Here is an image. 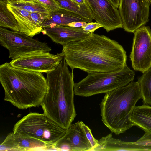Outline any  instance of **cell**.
Masks as SVG:
<instances>
[{
	"mask_svg": "<svg viewBox=\"0 0 151 151\" xmlns=\"http://www.w3.org/2000/svg\"><path fill=\"white\" fill-rule=\"evenodd\" d=\"M63 46L64 58L72 71L77 68L88 73L112 72L127 65L126 53L122 46L104 35L92 33Z\"/></svg>",
	"mask_w": 151,
	"mask_h": 151,
	"instance_id": "obj_1",
	"label": "cell"
},
{
	"mask_svg": "<svg viewBox=\"0 0 151 151\" xmlns=\"http://www.w3.org/2000/svg\"><path fill=\"white\" fill-rule=\"evenodd\" d=\"M64 57L54 70L46 73L47 92L41 105L43 113L67 130L76 116L73 71Z\"/></svg>",
	"mask_w": 151,
	"mask_h": 151,
	"instance_id": "obj_2",
	"label": "cell"
},
{
	"mask_svg": "<svg viewBox=\"0 0 151 151\" xmlns=\"http://www.w3.org/2000/svg\"><path fill=\"white\" fill-rule=\"evenodd\" d=\"M0 82L4 100L20 109L41 106L47 90L46 78L42 73L16 68L9 62L0 66Z\"/></svg>",
	"mask_w": 151,
	"mask_h": 151,
	"instance_id": "obj_3",
	"label": "cell"
},
{
	"mask_svg": "<svg viewBox=\"0 0 151 151\" xmlns=\"http://www.w3.org/2000/svg\"><path fill=\"white\" fill-rule=\"evenodd\" d=\"M100 104L101 115L104 124L116 135L125 132L134 124L131 120L137 101L142 99L137 81L105 93Z\"/></svg>",
	"mask_w": 151,
	"mask_h": 151,
	"instance_id": "obj_4",
	"label": "cell"
},
{
	"mask_svg": "<svg viewBox=\"0 0 151 151\" xmlns=\"http://www.w3.org/2000/svg\"><path fill=\"white\" fill-rule=\"evenodd\" d=\"M135 72L126 65L112 72L88 73L84 78L74 84L76 95L89 97L106 93L124 86L133 81Z\"/></svg>",
	"mask_w": 151,
	"mask_h": 151,
	"instance_id": "obj_5",
	"label": "cell"
},
{
	"mask_svg": "<svg viewBox=\"0 0 151 151\" xmlns=\"http://www.w3.org/2000/svg\"><path fill=\"white\" fill-rule=\"evenodd\" d=\"M66 132L44 113L37 112H31L24 116L13 129L14 134L38 140L53 147Z\"/></svg>",
	"mask_w": 151,
	"mask_h": 151,
	"instance_id": "obj_6",
	"label": "cell"
},
{
	"mask_svg": "<svg viewBox=\"0 0 151 151\" xmlns=\"http://www.w3.org/2000/svg\"><path fill=\"white\" fill-rule=\"evenodd\" d=\"M0 42L9 51L12 60L35 54L50 52L51 48L47 43L28 36L20 31L0 28Z\"/></svg>",
	"mask_w": 151,
	"mask_h": 151,
	"instance_id": "obj_7",
	"label": "cell"
},
{
	"mask_svg": "<svg viewBox=\"0 0 151 151\" xmlns=\"http://www.w3.org/2000/svg\"><path fill=\"white\" fill-rule=\"evenodd\" d=\"M150 5L147 0H119L118 10L124 30L134 33L146 24Z\"/></svg>",
	"mask_w": 151,
	"mask_h": 151,
	"instance_id": "obj_8",
	"label": "cell"
},
{
	"mask_svg": "<svg viewBox=\"0 0 151 151\" xmlns=\"http://www.w3.org/2000/svg\"><path fill=\"white\" fill-rule=\"evenodd\" d=\"M130 57L134 70L142 73L151 66V29L142 26L134 32Z\"/></svg>",
	"mask_w": 151,
	"mask_h": 151,
	"instance_id": "obj_9",
	"label": "cell"
},
{
	"mask_svg": "<svg viewBox=\"0 0 151 151\" xmlns=\"http://www.w3.org/2000/svg\"><path fill=\"white\" fill-rule=\"evenodd\" d=\"M64 57L62 52L56 55L47 52L20 57L12 60L9 63L20 69L46 73L55 69Z\"/></svg>",
	"mask_w": 151,
	"mask_h": 151,
	"instance_id": "obj_10",
	"label": "cell"
},
{
	"mask_svg": "<svg viewBox=\"0 0 151 151\" xmlns=\"http://www.w3.org/2000/svg\"><path fill=\"white\" fill-rule=\"evenodd\" d=\"M93 19L102 25L107 32L123 28L119 10L108 0H85Z\"/></svg>",
	"mask_w": 151,
	"mask_h": 151,
	"instance_id": "obj_11",
	"label": "cell"
},
{
	"mask_svg": "<svg viewBox=\"0 0 151 151\" xmlns=\"http://www.w3.org/2000/svg\"><path fill=\"white\" fill-rule=\"evenodd\" d=\"M53 150L91 151V145L81 127L80 121L71 124L65 134L53 146Z\"/></svg>",
	"mask_w": 151,
	"mask_h": 151,
	"instance_id": "obj_12",
	"label": "cell"
},
{
	"mask_svg": "<svg viewBox=\"0 0 151 151\" xmlns=\"http://www.w3.org/2000/svg\"><path fill=\"white\" fill-rule=\"evenodd\" d=\"M42 32L54 42L63 46L84 39L92 33L85 31L81 27H72L66 25L45 27Z\"/></svg>",
	"mask_w": 151,
	"mask_h": 151,
	"instance_id": "obj_13",
	"label": "cell"
},
{
	"mask_svg": "<svg viewBox=\"0 0 151 151\" xmlns=\"http://www.w3.org/2000/svg\"><path fill=\"white\" fill-rule=\"evenodd\" d=\"M0 151L53 150V147L38 140L11 132L0 145Z\"/></svg>",
	"mask_w": 151,
	"mask_h": 151,
	"instance_id": "obj_14",
	"label": "cell"
},
{
	"mask_svg": "<svg viewBox=\"0 0 151 151\" xmlns=\"http://www.w3.org/2000/svg\"><path fill=\"white\" fill-rule=\"evenodd\" d=\"M7 7L14 15L20 32L32 37L35 35L42 32L43 29L36 24L31 17L30 12L12 6L7 3Z\"/></svg>",
	"mask_w": 151,
	"mask_h": 151,
	"instance_id": "obj_15",
	"label": "cell"
},
{
	"mask_svg": "<svg viewBox=\"0 0 151 151\" xmlns=\"http://www.w3.org/2000/svg\"><path fill=\"white\" fill-rule=\"evenodd\" d=\"M89 22V20L72 11L60 8L50 12V15L44 23L42 27L59 25H66L76 22Z\"/></svg>",
	"mask_w": 151,
	"mask_h": 151,
	"instance_id": "obj_16",
	"label": "cell"
},
{
	"mask_svg": "<svg viewBox=\"0 0 151 151\" xmlns=\"http://www.w3.org/2000/svg\"><path fill=\"white\" fill-rule=\"evenodd\" d=\"M131 120L134 126L151 134V106L144 104L135 106L132 112Z\"/></svg>",
	"mask_w": 151,
	"mask_h": 151,
	"instance_id": "obj_17",
	"label": "cell"
},
{
	"mask_svg": "<svg viewBox=\"0 0 151 151\" xmlns=\"http://www.w3.org/2000/svg\"><path fill=\"white\" fill-rule=\"evenodd\" d=\"M7 1L0 0V26L12 31H19V27L13 14L7 7Z\"/></svg>",
	"mask_w": 151,
	"mask_h": 151,
	"instance_id": "obj_18",
	"label": "cell"
},
{
	"mask_svg": "<svg viewBox=\"0 0 151 151\" xmlns=\"http://www.w3.org/2000/svg\"><path fill=\"white\" fill-rule=\"evenodd\" d=\"M137 82L143 104L151 105V66L143 73Z\"/></svg>",
	"mask_w": 151,
	"mask_h": 151,
	"instance_id": "obj_19",
	"label": "cell"
},
{
	"mask_svg": "<svg viewBox=\"0 0 151 151\" xmlns=\"http://www.w3.org/2000/svg\"><path fill=\"white\" fill-rule=\"evenodd\" d=\"M7 4L13 6L24 9L30 12H49V10L40 3H34L18 0L7 1Z\"/></svg>",
	"mask_w": 151,
	"mask_h": 151,
	"instance_id": "obj_20",
	"label": "cell"
},
{
	"mask_svg": "<svg viewBox=\"0 0 151 151\" xmlns=\"http://www.w3.org/2000/svg\"><path fill=\"white\" fill-rule=\"evenodd\" d=\"M31 17L36 24L40 27L43 28L42 25L45 20L50 15L49 12H30Z\"/></svg>",
	"mask_w": 151,
	"mask_h": 151,
	"instance_id": "obj_21",
	"label": "cell"
},
{
	"mask_svg": "<svg viewBox=\"0 0 151 151\" xmlns=\"http://www.w3.org/2000/svg\"><path fill=\"white\" fill-rule=\"evenodd\" d=\"M80 122L81 127L92 146L91 151H93L98 145L99 141L94 138L92 134L91 130L83 122L80 121Z\"/></svg>",
	"mask_w": 151,
	"mask_h": 151,
	"instance_id": "obj_22",
	"label": "cell"
},
{
	"mask_svg": "<svg viewBox=\"0 0 151 151\" xmlns=\"http://www.w3.org/2000/svg\"><path fill=\"white\" fill-rule=\"evenodd\" d=\"M38 3L45 6L51 12L60 8L54 0H37Z\"/></svg>",
	"mask_w": 151,
	"mask_h": 151,
	"instance_id": "obj_23",
	"label": "cell"
},
{
	"mask_svg": "<svg viewBox=\"0 0 151 151\" xmlns=\"http://www.w3.org/2000/svg\"><path fill=\"white\" fill-rule=\"evenodd\" d=\"M134 142L138 145L151 146V134L145 132L141 138Z\"/></svg>",
	"mask_w": 151,
	"mask_h": 151,
	"instance_id": "obj_24",
	"label": "cell"
},
{
	"mask_svg": "<svg viewBox=\"0 0 151 151\" xmlns=\"http://www.w3.org/2000/svg\"><path fill=\"white\" fill-rule=\"evenodd\" d=\"M101 27L102 25L97 22H88L85 26L81 27L85 31L92 33L95 30Z\"/></svg>",
	"mask_w": 151,
	"mask_h": 151,
	"instance_id": "obj_25",
	"label": "cell"
},
{
	"mask_svg": "<svg viewBox=\"0 0 151 151\" xmlns=\"http://www.w3.org/2000/svg\"><path fill=\"white\" fill-rule=\"evenodd\" d=\"M87 23L85 22L78 21L71 22L67 24L66 26L72 27H80L85 26Z\"/></svg>",
	"mask_w": 151,
	"mask_h": 151,
	"instance_id": "obj_26",
	"label": "cell"
},
{
	"mask_svg": "<svg viewBox=\"0 0 151 151\" xmlns=\"http://www.w3.org/2000/svg\"><path fill=\"white\" fill-rule=\"evenodd\" d=\"M116 7H119V0H108Z\"/></svg>",
	"mask_w": 151,
	"mask_h": 151,
	"instance_id": "obj_27",
	"label": "cell"
},
{
	"mask_svg": "<svg viewBox=\"0 0 151 151\" xmlns=\"http://www.w3.org/2000/svg\"><path fill=\"white\" fill-rule=\"evenodd\" d=\"M73 2L79 5L84 4L86 1L85 0H71Z\"/></svg>",
	"mask_w": 151,
	"mask_h": 151,
	"instance_id": "obj_28",
	"label": "cell"
},
{
	"mask_svg": "<svg viewBox=\"0 0 151 151\" xmlns=\"http://www.w3.org/2000/svg\"><path fill=\"white\" fill-rule=\"evenodd\" d=\"M3 1H8L10 0H18L23 1L29 2L32 3H38L37 0H0Z\"/></svg>",
	"mask_w": 151,
	"mask_h": 151,
	"instance_id": "obj_29",
	"label": "cell"
}]
</instances>
